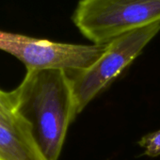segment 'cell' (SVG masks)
Returning a JSON list of instances; mask_svg holds the SVG:
<instances>
[{
    "mask_svg": "<svg viewBox=\"0 0 160 160\" xmlns=\"http://www.w3.org/2000/svg\"><path fill=\"white\" fill-rule=\"evenodd\" d=\"M18 114L30 126L31 136L46 160H58L67 130L74 121V101L68 72L27 70L13 90Z\"/></svg>",
    "mask_w": 160,
    "mask_h": 160,
    "instance_id": "obj_1",
    "label": "cell"
},
{
    "mask_svg": "<svg viewBox=\"0 0 160 160\" xmlns=\"http://www.w3.org/2000/svg\"><path fill=\"white\" fill-rule=\"evenodd\" d=\"M72 21L93 44H107L125 33L160 23V0H79Z\"/></svg>",
    "mask_w": 160,
    "mask_h": 160,
    "instance_id": "obj_2",
    "label": "cell"
},
{
    "mask_svg": "<svg viewBox=\"0 0 160 160\" xmlns=\"http://www.w3.org/2000/svg\"><path fill=\"white\" fill-rule=\"evenodd\" d=\"M159 31L160 23H156L125 33L107 43L104 54L92 66L82 71L68 72L75 118L141 54Z\"/></svg>",
    "mask_w": 160,
    "mask_h": 160,
    "instance_id": "obj_3",
    "label": "cell"
},
{
    "mask_svg": "<svg viewBox=\"0 0 160 160\" xmlns=\"http://www.w3.org/2000/svg\"><path fill=\"white\" fill-rule=\"evenodd\" d=\"M107 44H74L38 39L0 30V50L22 61L27 70L82 71L105 52Z\"/></svg>",
    "mask_w": 160,
    "mask_h": 160,
    "instance_id": "obj_4",
    "label": "cell"
},
{
    "mask_svg": "<svg viewBox=\"0 0 160 160\" xmlns=\"http://www.w3.org/2000/svg\"><path fill=\"white\" fill-rule=\"evenodd\" d=\"M0 160H46L17 112L13 91L0 90Z\"/></svg>",
    "mask_w": 160,
    "mask_h": 160,
    "instance_id": "obj_5",
    "label": "cell"
},
{
    "mask_svg": "<svg viewBox=\"0 0 160 160\" xmlns=\"http://www.w3.org/2000/svg\"><path fill=\"white\" fill-rule=\"evenodd\" d=\"M138 145L144 150V154L155 157L160 154V129L143 136L138 140Z\"/></svg>",
    "mask_w": 160,
    "mask_h": 160,
    "instance_id": "obj_6",
    "label": "cell"
}]
</instances>
